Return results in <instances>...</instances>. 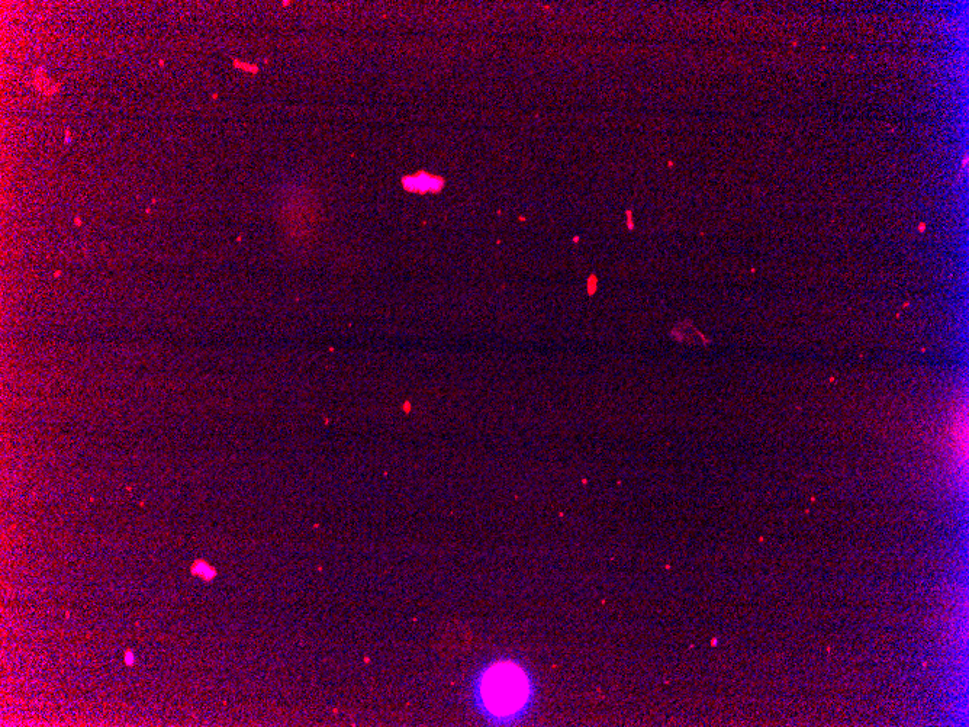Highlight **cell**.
Listing matches in <instances>:
<instances>
[{"instance_id":"6da1fadb","label":"cell","mask_w":969,"mask_h":727,"mask_svg":"<svg viewBox=\"0 0 969 727\" xmlns=\"http://www.w3.org/2000/svg\"><path fill=\"white\" fill-rule=\"evenodd\" d=\"M481 697L489 713L507 719L523 710L529 701V678L517 665H494L482 678Z\"/></svg>"},{"instance_id":"7a4b0ae2","label":"cell","mask_w":969,"mask_h":727,"mask_svg":"<svg viewBox=\"0 0 969 727\" xmlns=\"http://www.w3.org/2000/svg\"><path fill=\"white\" fill-rule=\"evenodd\" d=\"M402 185L410 192H439L443 186V180L421 172L402 180Z\"/></svg>"}]
</instances>
